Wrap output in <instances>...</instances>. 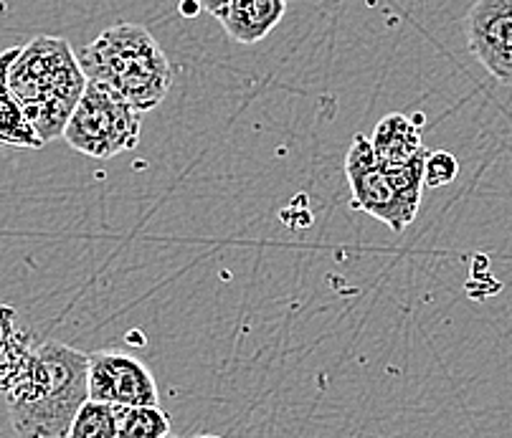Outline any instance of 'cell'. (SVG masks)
<instances>
[{
	"label": "cell",
	"instance_id": "1",
	"mask_svg": "<svg viewBox=\"0 0 512 438\" xmlns=\"http://www.w3.org/2000/svg\"><path fill=\"white\" fill-rule=\"evenodd\" d=\"M89 398V355L49 340L33 347L26 368L6 390L13 431L23 438L69 436Z\"/></svg>",
	"mask_w": 512,
	"mask_h": 438
},
{
	"label": "cell",
	"instance_id": "2",
	"mask_svg": "<svg viewBox=\"0 0 512 438\" xmlns=\"http://www.w3.org/2000/svg\"><path fill=\"white\" fill-rule=\"evenodd\" d=\"M8 84L36 135L51 142L64 137L66 122L87 87V74L66 38L36 36L13 59Z\"/></svg>",
	"mask_w": 512,
	"mask_h": 438
},
{
	"label": "cell",
	"instance_id": "3",
	"mask_svg": "<svg viewBox=\"0 0 512 438\" xmlns=\"http://www.w3.org/2000/svg\"><path fill=\"white\" fill-rule=\"evenodd\" d=\"M87 79L115 89L142 114L158 107L173 84V66L140 23H117L77 54Z\"/></svg>",
	"mask_w": 512,
	"mask_h": 438
},
{
	"label": "cell",
	"instance_id": "4",
	"mask_svg": "<svg viewBox=\"0 0 512 438\" xmlns=\"http://www.w3.org/2000/svg\"><path fill=\"white\" fill-rule=\"evenodd\" d=\"M142 112L122 94L87 79L82 97L64 127V140L82 155L109 160L140 145Z\"/></svg>",
	"mask_w": 512,
	"mask_h": 438
},
{
	"label": "cell",
	"instance_id": "5",
	"mask_svg": "<svg viewBox=\"0 0 512 438\" xmlns=\"http://www.w3.org/2000/svg\"><path fill=\"white\" fill-rule=\"evenodd\" d=\"M345 175H348L355 211L378 218L393 233H404V228L419 213L421 203L401 193L393 170L378 160L371 140L360 132L353 137V145L345 155Z\"/></svg>",
	"mask_w": 512,
	"mask_h": 438
},
{
	"label": "cell",
	"instance_id": "6",
	"mask_svg": "<svg viewBox=\"0 0 512 438\" xmlns=\"http://www.w3.org/2000/svg\"><path fill=\"white\" fill-rule=\"evenodd\" d=\"M89 398L112 406H158L160 393L153 373L120 350L89 355Z\"/></svg>",
	"mask_w": 512,
	"mask_h": 438
},
{
	"label": "cell",
	"instance_id": "7",
	"mask_svg": "<svg viewBox=\"0 0 512 438\" xmlns=\"http://www.w3.org/2000/svg\"><path fill=\"white\" fill-rule=\"evenodd\" d=\"M464 31L474 59L500 84H512V0H477Z\"/></svg>",
	"mask_w": 512,
	"mask_h": 438
},
{
	"label": "cell",
	"instance_id": "8",
	"mask_svg": "<svg viewBox=\"0 0 512 438\" xmlns=\"http://www.w3.org/2000/svg\"><path fill=\"white\" fill-rule=\"evenodd\" d=\"M287 13V0H231L218 21L239 44H256L267 38Z\"/></svg>",
	"mask_w": 512,
	"mask_h": 438
},
{
	"label": "cell",
	"instance_id": "9",
	"mask_svg": "<svg viewBox=\"0 0 512 438\" xmlns=\"http://www.w3.org/2000/svg\"><path fill=\"white\" fill-rule=\"evenodd\" d=\"M376 157L383 165H404L414 160L421 150V117L409 119L406 114H386L376 125L371 137Z\"/></svg>",
	"mask_w": 512,
	"mask_h": 438
},
{
	"label": "cell",
	"instance_id": "10",
	"mask_svg": "<svg viewBox=\"0 0 512 438\" xmlns=\"http://www.w3.org/2000/svg\"><path fill=\"white\" fill-rule=\"evenodd\" d=\"M18 49H8L0 54V145L11 147H28V150H39L46 142L36 135V130L28 122L26 112L13 97L11 84H8V71H11L13 59L18 56Z\"/></svg>",
	"mask_w": 512,
	"mask_h": 438
},
{
	"label": "cell",
	"instance_id": "11",
	"mask_svg": "<svg viewBox=\"0 0 512 438\" xmlns=\"http://www.w3.org/2000/svg\"><path fill=\"white\" fill-rule=\"evenodd\" d=\"M117 438H163L170 433L168 413L158 406H115Z\"/></svg>",
	"mask_w": 512,
	"mask_h": 438
},
{
	"label": "cell",
	"instance_id": "12",
	"mask_svg": "<svg viewBox=\"0 0 512 438\" xmlns=\"http://www.w3.org/2000/svg\"><path fill=\"white\" fill-rule=\"evenodd\" d=\"M71 438H117L115 406L87 398L71 423Z\"/></svg>",
	"mask_w": 512,
	"mask_h": 438
},
{
	"label": "cell",
	"instance_id": "13",
	"mask_svg": "<svg viewBox=\"0 0 512 438\" xmlns=\"http://www.w3.org/2000/svg\"><path fill=\"white\" fill-rule=\"evenodd\" d=\"M459 175L457 157L447 150L426 152L424 160V185L429 188H442V185L454 183Z\"/></svg>",
	"mask_w": 512,
	"mask_h": 438
},
{
	"label": "cell",
	"instance_id": "14",
	"mask_svg": "<svg viewBox=\"0 0 512 438\" xmlns=\"http://www.w3.org/2000/svg\"><path fill=\"white\" fill-rule=\"evenodd\" d=\"M198 3H201L203 11L211 13L213 18H221V16H224L226 8H229L231 0H198Z\"/></svg>",
	"mask_w": 512,
	"mask_h": 438
},
{
	"label": "cell",
	"instance_id": "15",
	"mask_svg": "<svg viewBox=\"0 0 512 438\" xmlns=\"http://www.w3.org/2000/svg\"><path fill=\"white\" fill-rule=\"evenodd\" d=\"M180 8H183V16H188V18L198 16V11H203L198 0H186V3H183V6H180Z\"/></svg>",
	"mask_w": 512,
	"mask_h": 438
}]
</instances>
